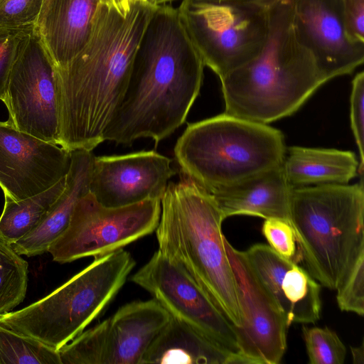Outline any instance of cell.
I'll use <instances>...</instances> for the list:
<instances>
[{"instance_id":"2e32d148","label":"cell","mask_w":364,"mask_h":364,"mask_svg":"<svg viewBox=\"0 0 364 364\" xmlns=\"http://www.w3.org/2000/svg\"><path fill=\"white\" fill-rule=\"evenodd\" d=\"M245 254L289 326L293 322L306 324L320 318L321 285L308 271L282 257L267 245L255 244Z\"/></svg>"},{"instance_id":"9a60e30c","label":"cell","mask_w":364,"mask_h":364,"mask_svg":"<svg viewBox=\"0 0 364 364\" xmlns=\"http://www.w3.org/2000/svg\"><path fill=\"white\" fill-rule=\"evenodd\" d=\"M176 173L171 159L154 150L95 156L90 192L107 207L161 200Z\"/></svg>"},{"instance_id":"484cf974","label":"cell","mask_w":364,"mask_h":364,"mask_svg":"<svg viewBox=\"0 0 364 364\" xmlns=\"http://www.w3.org/2000/svg\"><path fill=\"white\" fill-rule=\"evenodd\" d=\"M310 364H343L346 348L336 332L328 327L302 326Z\"/></svg>"},{"instance_id":"1f68e13d","label":"cell","mask_w":364,"mask_h":364,"mask_svg":"<svg viewBox=\"0 0 364 364\" xmlns=\"http://www.w3.org/2000/svg\"><path fill=\"white\" fill-rule=\"evenodd\" d=\"M342 6L349 36L364 43V0H342Z\"/></svg>"},{"instance_id":"7c38bea8","label":"cell","mask_w":364,"mask_h":364,"mask_svg":"<svg viewBox=\"0 0 364 364\" xmlns=\"http://www.w3.org/2000/svg\"><path fill=\"white\" fill-rule=\"evenodd\" d=\"M227 255L235 276L241 323L234 326L238 352L257 364H278L287 349L289 326L270 294L261 283L245 252L224 237Z\"/></svg>"},{"instance_id":"4dcf8cb0","label":"cell","mask_w":364,"mask_h":364,"mask_svg":"<svg viewBox=\"0 0 364 364\" xmlns=\"http://www.w3.org/2000/svg\"><path fill=\"white\" fill-rule=\"evenodd\" d=\"M350 127L359 151L358 173L364 169V73L355 75L352 81L350 98Z\"/></svg>"},{"instance_id":"8992f818","label":"cell","mask_w":364,"mask_h":364,"mask_svg":"<svg viewBox=\"0 0 364 364\" xmlns=\"http://www.w3.org/2000/svg\"><path fill=\"white\" fill-rule=\"evenodd\" d=\"M282 132L225 112L188 124L174 156L182 175L208 193L282 165Z\"/></svg>"},{"instance_id":"4fadbf2b","label":"cell","mask_w":364,"mask_h":364,"mask_svg":"<svg viewBox=\"0 0 364 364\" xmlns=\"http://www.w3.org/2000/svg\"><path fill=\"white\" fill-rule=\"evenodd\" d=\"M70 151L0 121V188L19 201L41 193L65 178Z\"/></svg>"},{"instance_id":"ac0fdd59","label":"cell","mask_w":364,"mask_h":364,"mask_svg":"<svg viewBox=\"0 0 364 364\" xmlns=\"http://www.w3.org/2000/svg\"><path fill=\"white\" fill-rule=\"evenodd\" d=\"M293 188L287 181L281 165L208 193L225 219L246 215L289 221Z\"/></svg>"},{"instance_id":"d6a6232c","label":"cell","mask_w":364,"mask_h":364,"mask_svg":"<svg viewBox=\"0 0 364 364\" xmlns=\"http://www.w3.org/2000/svg\"><path fill=\"white\" fill-rule=\"evenodd\" d=\"M97 1L116 10L122 15H126L131 7L128 0H97Z\"/></svg>"},{"instance_id":"6da1fadb","label":"cell","mask_w":364,"mask_h":364,"mask_svg":"<svg viewBox=\"0 0 364 364\" xmlns=\"http://www.w3.org/2000/svg\"><path fill=\"white\" fill-rule=\"evenodd\" d=\"M204 67L178 9L158 5L104 141L130 146L138 139L151 138L156 147L186 122L200 93Z\"/></svg>"},{"instance_id":"5bb4252c","label":"cell","mask_w":364,"mask_h":364,"mask_svg":"<svg viewBox=\"0 0 364 364\" xmlns=\"http://www.w3.org/2000/svg\"><path fill=\"white\" fill-rule=\"evenodd\" d=\"M293 25L326 82L352 73L364 62V43L346 29L342 0H292Z\"/></svg>"},{"instance_id":"f35d334b","label":"cell","mask_w":364,"mask_h":364,"mask_svg":"<svg viewBox=\"0 0 364 364\" xmlns=\"http://www.w3.org/2000/svg\"><path fill=\"white\" fill-rule=\"evenodd\" d=\"M46 1V0H43V3H44V1Z\"/></svg>"},{"instance_id":"83f0119b","label":"cell","mask_w":364,"mask_h":364,"mask_svg":"<svg viewBox=\"0 0 364 364\" xmlns=\"http://www.w3.org/2000/svg\"><path fill=\"white\" fill-rule=\"evenodd\" d=\"M262 233L269 246L282 257L297 262L301 259L296 251V240L290 222L282 218L265 219Z\"/></svg>"},{"instance_id":"d6986e66","label":"cell","mask_w":364,"mask_h":364,"mask_svg":"<svg viewBox=\"0 0 364 364\" xmlns=\"http://www.w3.org/2000/svg\"><path fill=\"white\" fill-rule=\"evenodd\" d=\"M97 0H46L34 26L55 68L67 64L85 44Z\"/></svg>"},{"instance_id":"7402d4cb","label":"cell","mask_w":364,"mask_h":364,"mask_svg":"<svg viewBox=\"0 0 364 364\" xmlns=\"http://www.w3.org/2000/svg\"><path fill=\"white\" fill-rule=\"evenodd\" d=\"M283 171L292 187L347 184L358 173L354 152L294 146L286 150Z\"/></svg>"},{"instance_id":"9c48e42d","label":"cell","mask_w":364,"mask_h":364,"mask_svg":"<svg viewBox=\"0 0 364 364\" xmlns=\"http://www.w3.org/2000/svg\"><path fill=\"white\" fill-rule=\"evenodd\" d=\"M161 210L159 199L107 207L89 192L78 200L67 228L48 252L61 264L107 255L153 233Z\"/></svg>"},{"instance_id":"836d02e7","label":"cell","mask_w":364,"mask_h":364,"mask_svg":"<svg viewBox=\"0 0 364 364\" xmlns=\"http://www.w3.org/2000/svg\"><path fill=\"white\" fill-rule=\"evenodd\" d=\"M354 364L364 363V345L363 343L358 347H350Z\"/></svg>"},{"instance_id":"74e56055","label":"cell","mask_w":364,"mask_h":364,"mask_svg":"<svg viewBox=\"0 0 364 364\" xmlns=\"http://www.w3.org/2000/svg\"><path fill=\"white\" fill-rule=\"evenodd\" d=\"M173 1H175V0H167V3Z\"/></svg>"},{"instance_id":"4316f807","label":"cell","mask_w":364,"mask_h":364,"mask_svg":"<svg viewBox=\"0 0 364 364\" xmlns=\"http://www.w3.org/2000/svg\"><path fill=\"white\" fill-rule=\"evenodd\" d=\"M336 301L341 311L364 314V253L357 259L341 284L336 289Z\"/></svg>"},{"instance_id":"e575fe53","label":"cell","mask_w":364,"mask_h":364,"mask_svg":"<svg viewBox=\"0 0 364 364\" xmlns=\"http://www.w3.org/2000/svg\"><path fill=\"white\" fill-rule=\"evenodd\" d=\"M146 1L154 6L167 4V0H146Z\"/></svg>"},{"instance_id":"7a4b0ae2","label":"cell","mask_w":364,"mask_h":364,"mask_svg":"<svg viewBox=\"0 0 364 364\" xmlns=\"http://www.w3.org/2000/svg\"><path fill=\"white\" fill-rule=\"evenodd\" d=\"M157 6L131 4L126 15L97 4L90 36L65 65L55 68L59 95L58 145L92 151L126 90L138 47Z\"/></svg>"},{"instance_id":"277c9868","label":"cell","mask_w":364,"mask_h":364,"mask_svg":"<svg viewBox=\"0 0 364 364\" xmlns=\"http://www.w3.org/2000/svg\"><path fill=\"white\" fill-rule=\"evenodd\" d=\"M159 250L179 264L235 326L241 323L235 276L224 245L225 220L213 198L183 175L161 199Z\"/></svg>"},{"instance_id":"8d00e7d4","label":"cell","mask_w":364,"mask_h":364,"mask_svg":"<svg viewBox=\"0 0 364 364\" xmlns=\"http://www.w3.org/2000/svg\"><path fill=\"white\" fill-rule=\"evenodd\" d=\"M202 1H226V0H202Z\"/></svg>"},{"instance_id":"d590c367","label":"cell","mask_w":364,"mask_h":364,"mask_svg":"<svg viewBox=\"0 0 364 364\" xmlns=\"http://www.w3.org/2000/svg\"><path fill=\"white\" fill-rule=\"evenodd\" d=\"M129 4H134V3H136V2H139V1H146V0H128Z\"/></svg>"},{"instance_id":"30bf717a","label":"cell","mask_w":364,"mask_h":364,"mask_svg":"<svg viewBox=\"0 0 364 364\" xmlns=\"http://www.w3.org/2000/svg\"><path fill=\"white\" fill-rule=\"evenodd\" d=\"M4 103L18 130L58 145L59 95L55 68L33 28L12 66Z\"/></svg>"},{"instance_id":"44dd1931","label":"cell","mask_w":364,"mask_h":364,"mask_svg":"<svg viewBox=\"0 0 364 364\" xmlns=\"http://www.w3.org/2000/svg\"><path fill=\"white\" fill-rule=\"evenodd\" d=\"M233 353L171 316L149 346L141 364H228Z\"/></svg>"},{"instance_id":"f546056e","label":"cell","mask_w":364,"mask_h":364,"mask_svg":"<svg viewBox=\"0 0 364 364\" xmlns=\"http://www.w3.org/2000/svg\"><path fill=\"white\" fill-rule=\"evenodd\" d=\"M33 27L0 28V100L4 101L8 79L19 49Z\"/></svg>"},{"instance_id":"5b68a950","label":"cell","mask_w":364,"mask_h":364,"mask_svg":"<svg viewBox=\"0 0 364 364\" xmlns=\"http://www.w3.org/2000/svg\"><path fill=\"white\" fill-rule=\"evenodd\" d=\"M289 222L309 273L336 290L364 253L363 180L293 188Z\"/></svg>"},{"instance_id":"3957f363","label":"cell","mask_w":364,"mask_h":364,"mask_svg":"<svg viewBox=\"0 0 364 364\" xmlns=\"http://www.w3.org/2000/svg\"><path fill=\"white\" fill-rule=\"evenodd\" d=\"M220 82L225 113L267 124L296 112L326 82L296 35L292 0H270L260 52Z\"/></svg>"},{"instance_id":"f1b7e54d","label":"cell","mask_w":364,"mask_h":364,"mask_svg":"<svg viewBox=\"0 0 364 364\" xmlns=\"http://www.w3.org/2000/svg\"><path fill=\"white\" fill-rule=\"evenodd\" d=\"M43 4V0H0V28L35 26Z\"/></svg>"},{"instance_id":"52a82bcc","label":"cell","mask_w":364,"mask_h":364,"mask_svg":"<svg viewBox=\"0 0 364 364\" xmlns=\"http://www.w3.org/2000/svg\"><path fill=\"white\" fill-rule=\"evenodd\" d=\"M135 264L123 248L95 257L43 299L1 315L0 324L58 350L103 311Z\"/></svg>"},{"instance_id":"ffe728a7","label":"cell","mask_w":364,"mask_h":364,"mask_svg":"<svg viewBox=\"0 0 364 364\" xmlns=\"http://www.w3.org/2000/svg\"><path fill=\"white\" fill-rule=\"evenodd\" d=\"M70 157L61 195L33 230L11 245L18 254L32 257L48 252L67 228L78 200L90 192L95 156L90 151L75 149L70 151Z\"/></svg>"},{"instance_id":"603a6c76","label":"cell","mask_w":364,"mask_h":364,"mask_svg":"<svg viewBox=\"0 0 364 364\" xmlns=\"http://www.w3.org/2000/svg\"><path fill=\"white\" fill-rule=\"evenodd\" d=\"M65 181L66 176L48 190L19 201L4 198L0 238L12 245L33 230L64 191Z\"/></svg>"},{"instance_id":"ba28073f","label":"cell","mask_w":364,"mask_h":364,"mask_svg":"<svg viewBox=\"0 0 364 364\" xmlns=\"http://www.w3.org/2000/svg\"><path fill=\"white\" fill-rule=\"evenodd\" d=\"M270 0H182L181 22L205 66L220 79L255 58L268 32Z\"/></svg>"},{"instance_id":"e0dca14e","label":"cell","mask_w":364,"mask_h":364,"mask_svg":"<svg viewBox=\"0 0 364 364\" xmlns=\"http://www.w3.org/2000/svg\"><path fill=\"white\" fill-rule=\"evenodd\" d=\"M170 314L154 299L127 303L97 324L103 364H141L149 346Z\"/></svg>"},{"instance_id":"d4e9b609","label":"cell","mask_w":364,"mask_h":364,"mask_svg":"<svg viewBox=\"0 0 364 364\" xmlns=\"http://www.w3.org/2000/svg\"><path fill=\"white\" fill-rule=\"evenodd\" d=\"M0 364H62L58 350L0 324Z\"/></svg>"},{"instance_id":"8fae6325","label":"cell","mask_w":364,"mask_h":364,"mask_svg":"<svg viewBox=\"0 0 364 364\" xmlns=\"http://www.w3.org/2000/svg\"><path fill=\"white\" fill-rule=\"evenodd\" d=\"M169 314L218 343L238 352L233 324L176 262L159 250L131 277Z\"/></svg>"},{"instance_id":"cb8c5ba5","label":"cell","mask_w":364,"mask_h":364,"mask_svg":"<svg viewBox=\"0 0 364 364\" xmlns=\"http://www.w3.org/2000/svg\"><path fill=\"white\" fill-rule=\"evenodd\" d=\"M28 281V262L0 238V316L23 301Z\"/></svg>"}]
</instances>
